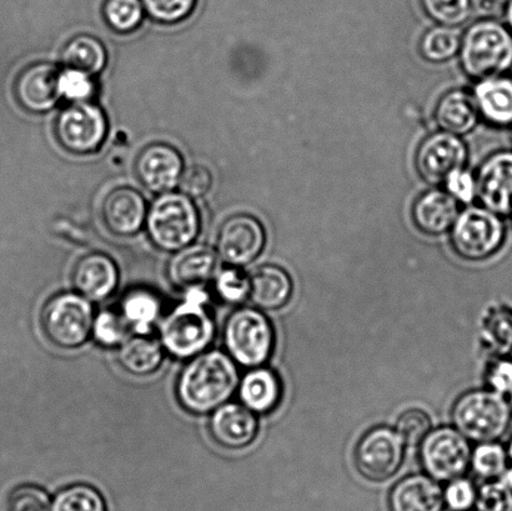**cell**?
Returning a JSON list of instances; mask_svg holds the SVG:
<instances>
[{
	"label": "cell",
	"instance_id": "obj_40",
	"mask_svg": "<svg viewBox=\"0 0 512 511\" xmlns=\"http://www.w3.org/2000/svg\"><path fill=\"white\" fill-rule=\"evenodd\" d=\"M142 3L155 22L175 24L192 14L197 0H142Z\"/></svg>",
	"mask_w": 512,
	"mask_h": 511
},
{
	"label": "cell",
	"instance_id": "obj_8",
	"mask_svg": "<svg viewBox=\"0 0 512 511\" xmlns=\"http://www.w3.org/2000/svg\"><path fill=\"white\" fill-rule=\"evenodd\" d=\"M505 235L501 215L485 207H471L459 214L451 228V244L459 257L481 262L499 252Z\"/></svg>",
	"mask_w": 512,
	"mask_h": 511
},
{
	"label": "cell",
	"instance_id": "obj_46",
	"mask_svg": "<svg viewBox=\"0 0 512 511\" xmlns=\"http://www.w3.org/2000/svg\"><path fill=\"white\" fill-rule=\"evenodd\" d=\"M506 5L508 0H476V7L480 13L486 15V18L504 17Z\"/></svg>",
	"mask_w": 512,
	"mask_h": 511
},
{
	"label": "cell",
	"instance_id": "obj_50",
	"mask_svg": "<svg viewBox=\"0 0 512 511\" xmlns=\"http://www.w3.org/2000/svg\"><path fill=\"white\" fill-rule=\"evenodd\" d=\"M510 405H511V409H512V395H511V403H510Z\"/></svg>",
	"mask_w": 512,
	"mask_h": 511
},
{
	"label": "cell",
	"instance_id": "obj_19",
	"mask_svg": "<svg viewBox=\"0 0 512 511\" xmlns=\"http://www.w3.org/2000/svg\"><path fill=\"white\" fill-rule=\"evenodd\" d=\"M75 292L90 302H100L115 292L119 270L112 258L103 253H90L75 263L72 272Z\"/></svg>",
	"mask_w": 512,
	"mask_h": 511
},
{
	"label": "cell",
	"instance_id": "obj_14",
	"mask_svg": "<svg viewBox=\"0 0 512 511\" xmlns=\"http://www.w3.org/2000/svg\"><path fill=\"white\" fill-rule=\"evenodd\" d=\"M478 198L491 212L512 215V150L490 155L481 165L478 177Z\"/></svg>",
	"mask_w": 512,
	"mask_h": 511
},
{
	"label": "cell",
	"instance_id": "obj_44",
	"mask_svg": "<svg viewBox=\"0 0 512 511\" xmlns=\"http://www.w3.org/2000/svg\"><path fill=\"white\" fill-rule=\"evenodd\" d=\"M445 187L448 193L461 203L469 204L478 197L476 178L465 169L450 175Z\"/></svg>",
	"mask_w": 512,
	"mask_h": 511
},
{
	"label": "cell",
	"instance_id": "obj_5",
	"mask_svg": "<svg viewBox=\"0 0 512 511\" xmlns=\"http://www.w3.org/2000/svg\"><path fill=\"white\" fill-rule=\"evenodd\" d=\"M147 229L155 247L178 252L197 239L200 217L193 200L184 193L168 192L154 200L147 215Z\"/></svg>",
	"mask_w": 512,
	"mask_h": 511
},
{
	"label": "cell",
	"instance_id": "obj_49",
	"mask_svg": "<svg viewBox=\"0 0 512 511\" xmlns=\"http://www.w3.org/2000/svg\"><path fill=\"white\" fill-rule=\"evenodd\" d=\"M508 454H509V459H510V460H511V462H512V438H511V442H510V444H509Z\"/></svg>",
	"mask_w": 512,
	"mask_h": 511
},
{
	"label": "cell",
	"instance_id": "obj_30",
	"mask_svg": "<svg viewBox=\"0 0 512 511\" xmlns=\"http://www.w3.org/2000/svg\"><path fill=\"white\" fill-rule=\"evenodd\" d=\"M461 37L453 27L431 28L420 42V53L431 63H444L460 52Z\"/></svg>",
	"mask_w": 512,
	"mask_h": 511
},
{
	"label": "cell",
	"instance_id": "obj_17",
	"mask_svg": "<svg viewBox=\"0 0 512 511\" xmlns=\"http://www.w3.org/2000/svg\"><path fill=\"white\" fill-rule=\"evenodd\" d=\"M259 432L256 414L244 404L225 403L210 417L209 433L225 449L239 450L254 442Z\"/></svg>",
	"mask_w": 512,
	"mask_h": 511
},
{
	"label": "cell",
	"instance_id": "obj_16",
	"mask_svg": "<svg viewBox=\"0 0 512 511\" xmlns=\"http://www.w3.org/2000/svg\"><path fill=\"white\" fill-rule=\"evenodd\" d=\"M60 69L50 63L30 65L19 74L14 84L18 103L32 113H44L58 104Z\"/></svg>",
	"mask_w": 512,
	"mask_h": 511
},
{
	"label": "cell",
	"instance_id": "obj_25",
	"mask_svg": "<svg viewBox=\"0 0 512 511\" xmlns=\"http://www.w3.org/2000/svg\"><path fill=\"white\" fill-rule=\"evenodd\" d=\"M480 112L474 94L466 90H451L440 99L435 110V119L443 132L465 135L479 122Z\"/></svg>",
	"mask_w": 512,
	"mask_h": 511
},
{
	"label": "cell",
	"instance_id": "obj_11",
	"mask_svg": "<svg viewBox=\"0 0 512 511\" xmlns=\"http://www.w3.org/2000/svg\"><path fill=\"white\" fill-rule=\"evenodd\" d=\"M403 440L395 429L376 427L360 438L355 448V465L365 479L383 483L394 477L405 457Z\"/></svg>",
	"mask_w": 512,
	"mask_h": 511
},
{
	"label": "cell",
	"instance_id": "obj_42",
	"mask_svg": "<svg viewBox=\"0 0 512 511\" xmlns=\"http://www.w3.org/2000/svg\"><path fill=\"white\" fill-rule=\"evenodd\" d=\"M478 489L464 477L451 480L444 490L445 507L451 511H470L475 507Z\"/></svg>",
	"mask_w": 512,
	"mask_h": 511
},
{
	"label": "cell",
	"instance_id": "obj_29",
	"mask_svg": "<svg viewBox=\"0 0 512 511\" xmlns=\"http://www.w3.org/2000/svg\"><path fill=\"white\" fill-rule=\"evenodd\" d=\"M64 68L97 75L107 64V50L100 40L90 35H78L70 39L60 55Z\"/></svg>",
	"mask_w": 512,
	"mask_h": 511
},
{
	"label": "cell",
	"instance_id": "obj_35",
	"mask_svg": "<svg viewBox=\"0 0 512 511\" xmlns=\"http://www.w3.org/2000/svg\"><path fill=\"white\" fill-rule=\"evenodd\" d=\"M129 328L122 315L112 310H103L95 315L92 337L105 348L119 347L128 338Z\"/></svg>",
	"mask_w": 512,
	"mask_h": 511
},
{
	"label": "cell",
	"instance_id": "obj_4",
	"mask_svg": "<svg viewBox=\"0 0 512 511\" xmlns=\"http://www.w3.org/2000/svg\"><path fill=\"white\" fill-rule=\"evenodd\" d=\"M451 418L471 442H498L510 427L512 409L504 395L494 390H473L456 400Z\"/></svg>",
	"mask_w": 512,
	"mask_h": 511
},
{
	"label": "cell",
	"instance_id": "obj_26",
	"mask_svg": "<svg viewBox=\"0 0 512 511\" xmlns=\"http://www.w3.org/2000/svg\"><path fill=\"white\" fill-rule=\"evenodd\" d=\"M242 404L255 414L273 412L280 403L283 388L278 374L268 368H252L239 383Z\"/></svg>",
	"mask_w": 512,
	"mask_h": 511
},
{
	"label": "cell",
	"instance_id": "obj_34",
	"mask_svg": "<svg viewBox=\"0 0 512 511\" xmlns=\"http://www.w3.org/2000/svg\"><path fill=\"white\" fill-rule=\"evenodd\" d=\"M424 12L435 23L445 27H459L468 22L473 12V0H420Z\"/></svg>",
	"mask_w": 512,
	"mask_h": 511
},
{
	"label": "cell",
	"instance_id": "obj_2",
	"mask_svg": "<svg viewBox=\"0 0 512 511\" xmlns=\"http://www.w3.org/2000/svg\"><path fill=\"white\" fill-rule=\"evenodd\" d=\"M215 337V323L202 289L189 290L187 298L160 324V343L178 359L205 352Z\"/></svg>",
	"mask_w": 512,
	"mask_h": 511
},
{
	"label": "cell",
	"instance_id": "obj_38",
	"mask_svg": "<svg viewBox=\"0 0 512 511\" xmlns=\"http://www.w3.org/2000/svg\"><path fill=\"white\" fill-rule=\"evenodd\" d=\"M5 511H52V503L44 489L33 484H23L9 493Z\"/></svg>",
	"mask_w": 512,
	"mask_h": 511
},
{
	"label": "cell",
	"instance_id": "obj_43",
	"mask_svg": "<svg viewBox=\"0 0 512 511\" xmlns=\"http://www.w3.org/2000/svg\"><path fill=\"white\" fill-rule=\"evenodd\" d=\"M212 183V174L200 165H194L185 170L179 182L182 193L193 198H200L207 194L212 188Z\"/></svg>",
	"mask_w": 512,
	"mask_h": 511
},
{
	"label": "cell",
	"instance_id": "obj_37",
	"mask_svg": "<svg viewBox=\"0 0 512 511\" xmlns=\"http://www.w3.org/2000/svg\"><path fill=\"white\" fill-rule=\"evenodd\" d=\"M215 292H217L220 300L229 304L243 303L249 298L250 280L247 275L240 272L239 268H225L219 272L214 284Z\"/></svg>",
	"mask_w": 512,
	"mask_h": 511
},
{
	"label": "cell",
	"instance_id": "obj_39",
	"mask_svg": "<svg viewBox=\"0 0 512 511\" xmlns=\"http://www.w3.org/2000/svg\"><path fill=\"white\" fill-rule=\"evenodd\" d=\"M59 90L60 97L77 103L89 102L97 92V87H95L92 75L64 68L60 70Z\"/></svg>",
	"mask_w": 512,
	"mask_h": 511
},
{
	"label": "cell",
	"instance_id": "obj_47",
	"mask_svg": "<svg viewBox=\"0 0 512 511\" xmlns=\"http://www.w3.org/2000/svg\"><path fill=\"white\" fill-rule=\"evenodd\" d=\"M498 480L512 490V467H508Z\"/></svg>",
	"mask_w": 512,
	"mask_h": 511
},
{
	"label": "cell",
	"instance_id": "obj_33",
	"mask_svg": "<svg viewBox=\"0 0 512 511\" xmlns=\"http://www.w3.org/2000/svg\"><path fill=\"white\" fill-rule=\"evenodd\" d=\"M103 14L105 22L118 33H130L143 22L144 5L142 0H107Z\"/></svg>",
	"mask_w": 512,
	"mask_h": 511
},
{
	"label": "cell",
	"instance_id": "obj_22",
	"mask_svg": "<svg viewBox=\"0 0 512 511\" xmlns=\"http://www.w3.org/2000/svg\"><path fill=\"white\" fill-rule=\"evenodd\" d=\"M249 299L260 310H278L293 297V278L279 265H261L250 275Z\"/></svg>",
	"mask_w": 512,
	"mask_h": 511
},
{
	"label": "cell",
	"instance_id": "obj_12",
	"mask_svg": "<svg viewBox=\"0 0 512 511\" xmlns=\"http://www.w3.org/2000/svg\"><path fill=\"white\" fill-rule=\"evenodd\" d=\"M468 148L458 135L443 132L431 134L416 153V168L426 183L439 185L468 163Z\"/></svg>",
	"mask_w": 512,
	"mask_h": 511
},
{
	"label": "cell",
	"instance_id": "obj_1",
	"mask_svg": "<svg viewBox=\"0 0 512 511\" xmlns=\"http://www.w3.org/2000/svg\"><path fill=\"white\" fill-rule=\"evenodd\" d=\"M237 363L220 350L200 353L190 358L177 382L178 402L192 414L213 413L228 403L239 388Z\"/></svg>",
	"mask_w": 512,
	"mask_h": 511
},
{
	"label": "cell",
	"instance_id": "obj_24",
	"mask_svg": "<svg viewBox=\"0 0 512 511\" xmlns=\"http://www.w3.org/2000/svg\"><path fill=\"white\" fill-rule=\"evenodd\" d=\"M474 97L486 122L496 127H512V77L509 74L480 80Z\"/></svg>",
	"mask_w": 512,
	"mask_h": 511
},
{
	"label": "cell",
	"instance_id": "obj_45",
	"mask_svg": "<svg viewBox=\"0 0 512 511\" xmlns=\"http://www.w3.org/2000/svg\"><path fill=\"white\" fill-rule=\"evenodd\" d=\"M489 385L491 390L501 395H512V362L501 360L495 364L489 373Z\"/></svg>",
	"mask_w": 512,
	"mask_h": 511
},
{
	"label": "cell",
	"instance_id": "obj_6",
	"mask_svg": "<svg viewBox=\"0 0 512 511\" xmlns=\"http://www.w3.org/2000/svg\"><path fill=\"white\" fill-rule=\"evenodd\" d=\"M223 338L230 357L245 368L263 367L273 354V324L258 308H240L230 314Z\"/></svg>",
	"mask_w": 512,
	"mask_h": 511
},
{
	"label": "cell",
	"instance_id": "obj_48",
	"mask_svg": "<svg viewBox=\"0 0 512 511\" xmlns=\"http://www.w3.org/2000/svg\"><path fill=\"white\" fill-rule=\"evenodd\" d=\"M504 17L506 19V25H508L512 32V0H508V5H506Z\"/></svg>",
	"mask_w": 512,
	"mask_h": 511
},
{
	"label": "cell",
	"instance_id": "obj_3",
	"mask_svg": "<svg viewBox=\"0 0 512 511\" xmlns=\"http://www.w3.org/2000/svg\"><path fill=\"white\" fill-rule=\"evenodd\" d=\"M460 62L475 80L499 77L512 69V32L499 19L484 18L474 23L461 38Z\"/></svg>",
	"mask_w": 512,
	"mask_h": 511
},
{
	"label": "cell",
	"instance_id": "obj_41",
	"mask_svg": "<svg viewBox=\"0 0 512 511\" xmlns=\"http://www.w3.org/2000/svg\"><path fill=\"white\" fill-rule=\"evenodd\" d=\"M478 511H512V490L500 480H490L478 490Z\"/></svg>",
	"mask_w": 512,
	"mask_h": 511
},
{
	"label": "cell",
	"instance_id": "obj_36",
	"mask_svg": "<svg viewBox=\"0 0 512 511\" xmlns=\"http://www.w3.org/2000/svg\"><path fill=\"white\" fill-rule=\"evenodd\" d=\"M430 415L423 409H408L396 420L395 430L403 440L406 447H415L421 444L431 432Z\"/></svg>",
	"mask_w": 512,
	"mask_h": 511
},
{
	"label": "cell",
	"instance_id": "obj_32",
	"mask_svg": "<svg viewBox=\"0 0 512 511\" xmlns=\"http://www.w3.org/2000/svg\"><path fill=\"white\" fill-rule=\"evenodd\" d=\"M52 511H108L102 494L87 484H74L60 490Z\"/></svg>",
	"mask_w": 512,
	"mask_h": 511
},
{
	"label": "cell",
	"instance_id": "obj_27",
	"mask_svg": "<svg viewBox=\"0 0 512 511\" xmlns=\"http://www.w3.org/2000/svg\"><path fill=\"white\" fill-rule=\"evenodd\" d=\"M117 357L125 372L145 377L157 372L162 365L164 348L149 334H135L119 345Z\"/></svg>",
	"mask_w": 512,
	"mask_h": 511
},
{
	"label": "cell",
	"instance_id": "obj_18",
	"mask_svg": "<svg viewBox=\"0 0 512 511\" xmlns=\"http://www.w3.org/2000/svg\"><path fill=\"white\" fill-rule=\"evenodd\" d=\"M219 255L203 244H190L169 260L168 278L180 290L202 289L217 273Z\"/></svg>",
	"mask_w": 512,
	"mask_h": 511
},
{
	"label": "cell",
	"instance_id": "obj_28",
	"mask_svg": "<svg viewBox=\"0 0 512 511\" xmlns=\"http://www.w3.org/2000/svg\"><path fill=\"white\" fill-rule=\"evenodd\" d=\"M162 312V302L157 294L148 289H134L124 295L119 314L128 328L135 334H149L158 322Z\"/></svg>",
	"mask_w": 512,
	"mask_h": 511
},
{
	"label": "cell",
	"instance_id": "obj_31",
	"mask_svg": "<svg viewBox=\"0 0 512 511\" xmlns=\"http://www.w3.org/2000/svg\"><path fill=\"white\" fill-rule=\"evenodd\" d=\"M509 454L498 442L479 443L471 454V465L476 475L485 480H498L509 467Z\"/></svg>",
	"mask_w": 512,
	"mask_h": 511
},
{
	"label": "cell",
	"instance_id": "obj_9",
	"mask_svg": "<svg viewBox=\"0 0 512 511\" xmlns=\"http://www.w3.org/2000/svg\"><path fill=\"white\" fill-rule=\"evenodd\" d=\"M420 459L426 474L436 482L464 477L471 465L470 440L456 428L431 430L421 442Z\"/></svg>",
	"mask_w": 512,
	"mask_h": 511
},
{
	"label": "cell",
	"instance_id": "obj_7",
	"mask_svg": "<svg viewBox=\"0 0 512 511\" xmlns=\"http://www.w3.org/2000/svg\"><path fill=\"white\" fill-rule=\"evenodd\" d=\"M92 303L77 292L50 298L40 314V325L49 342L62 349H75L87 343L95 318Z\"/></svg>",
	"mask_w": 512,
	"mask_h": 511
},
{
	"label": "cell",
	"instance_id": "obj_21",
	"mask_svg": "<svg viewBox=\"0 0 512 511\" xmlns=\"http://www.w3.org/2000/svg\"><path fill=\"white\" fill-rule=\"evenodd\" d=\"M390 511H443L444 490L428 474H413L401 479L390 490Z\"/></svg>",
	"mask_w": 512,
	"mask_h": 511
},
{
	"label": "cell",
	"instance_id": "obj_13",
	"mask_svg": "<svg viewBox=\"0 0 512 511\" xmlns=\"http://www.w3.org/2000/svg\"><path fill=\"white\" fill-rule=\"evenodd\" d=\"M266 234L263 224L250 215L239 214L220 227L217 253L232 267H245L263 252Z\"/></svg>",
	"mask_w": 512,
	"mask_h": 511
},
{
	"label": "cell",
	"instance_id": "obj_10",
	"mask_svg": "<svg viewBox=\"0 0 512 511\" xmlns=\"http://www.w3.org/2000/svg\"><path fill=\"white\" fill-rule=\"evenodd\" d=\"M108 134V120L102 109L92 102L68 105L59 113L55 135L68 152L90 154L102 147Z\"/></svg>",
	"mask_w": 512,
	"mask_h": 511
},
{
	"label": "cell",
	"instance_id": "obj_23",
	"mask_svg": "<svg viewBox=\"0 0 512 511\" xmlns=\"http://www.w3.org/2000/svg\"><path fill=\"white\" fill-rule=\"evenodd\" d=\"M459 204L453 195L443 190H430L416 200L413 219L421 232L441 235L451 228L459 217Z\"/></svg>",
	"mask_w": 512,
	"mask_h": 511
},
{
	"label": "cell",
	"instance_id": "obj_20",
	"mask_svg": "<svg viewBox=\"0 0 512 511\" xmlns=\"http://www.w3.org/2000/svg\"><path fill=\"white\" fill-rule=\"evenodd\" d=\"M102 215L110 232L129 237L138 233L147 220V203L137 190L117 188L105 197Z\"/></svg>",
	"mask_w": 512,
	"mask_h": 511
},
{
	"label": "cell",
	"instance_id": "obj_15",
	"mask_svg": "<svg viewBox=\"0 0 512 511\" xmlns=\"http://www.w3.org/2000/svg\"><path fill=\"white\" fill-rule=\"evenodd\" d=\"M140 183L153 193L172 192L183 174V159L178 150L168 144L148 145L135 163Z\"/></svg>",
	"mask_w": 512,
	"mask_h": 511
}]
</instances>
